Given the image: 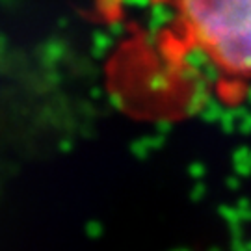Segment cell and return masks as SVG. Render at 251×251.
<instances>
[{
	"label": "cell",
	"instance_id": "cell-1",
	"mask_svg": "<svg viewBox=\"0 0 251 251\" xmlns=\"http://www.w3.org/2000/svg\"><path fill=\"white\" fill-rule=\"evenodd\" d=\"M182 32L229 78H251V0H177Z\"/></svg>",
	"mask_w": 251,
	"mask_h": 251
}]
</instances>
